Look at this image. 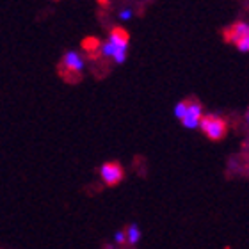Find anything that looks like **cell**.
<instances>
[{"mask_svg":"<svg viewBox=\"0 0 249 249\" xmlns=\"http://www.w3.org/2000/svg\"><path fill=\"white\" fill-rule=\"evenodd\" d=\"M246 120L249 121V109H248V112H246Z\"/></svg>","mask_w":249,"mask_h":249,"instance_id":"cell-12","label":"cell"},{"mask_svg":"<svg viewBox=\"0 0 249 249\" xmlns=\"http://www.w3.org/2000/svg\"><path fill=\"white\" fill-rule=\"evenodd\" d=\"M141 239V231L139 228L135 226V224H132L128 230H126V240H128V244H137Z\"/></svg>","mask_w":249,"mask_h":249,"instance_id":"cell-8","label":"cell"},{"mask_svg":"<svg viewBox=\"0 0 249 249\" xmlns=\"http://www.w3.org/2000/svg\"><path fill=\"white\" fill-rule=\"evenodd\" d=\"M226 39L233 43L240 52H249V25L244 21H237L226 31Z\"/></svg>","mask_w":249,"mask_h":249,"instance_id":"cell-2","label":"cell"},{"mask_svg":"<svg viewBox=\"0 0 249 249\" xmlns=\"http://www.w3.org/2000/svg\"><path fill=\"white\" fill-rule=\"evenodd\" d=\"M199 126H201V130L205 132V135H207L208 139H212V141L224 139V135H226V132H228L226 121H224L223 118L213 116V114L203 116Z\"/></svg>","mask_w":249,"mask_h":249,"instance_id":"cell-1","label":"cell"},{"mask_svg":"<svg viewBox=\"0 0 249 249\" xmlns=\"http://www.w3.org/2000/svg\"><path fill=\"white\" fill-rule=\"evenodd\" d=\"M100 175H102V180L107 185L114 187L123 180V167L118 162H105L100 169Z\"/></svg>","mask_w":249,"mask_h":249,"instance_id":"cell-4","label":"cell"},{"mask_svg":"<svg viewBox=\"0 0 249 249\" xmlns=\"http://www.w3.org/2000/svg\"><path fill=\"white\" fill-rule=\"evenodd\" d=\"M82 48L86 50V52L94 53L98 48H102V43H100L96 37H86V39L82 41Z\"/></svg>","mask_w":249,"mask_h":249,"instance_id":"cell-7","label":"cell"},{"mask_svg":"<svg viewBox=\"0 0 249 249\" xmlns=\"http://www.w3.org/2000/svg\"><path fill=\"white\" fill-rule=\"evenodd\" d=\"M116 242H118V244H123L124 240H126V235L123 233V231H118V233H116Z\"/></svg>","mask_w":249,"mask_h":249,"instance_id":"cell-10","label":"cell"},{"mask_svg":"<svg viewBox=\"0 0 249 249\" xmlns=\"http://www.w3.org/2000/svg\"><path fill=\"white\" fill-rule=\"evenodd\" d=\"M189 104H191V102H180V104L175 107V114H177L178 120H183V116L187 114V109H189Z\"/></svg>","mask_w":249,"mask_h":249,"instance_id":"cell-9","label":"cell"},{"mask_svg":"<svg viewBox=\"0 0 249 249\" xmlns=\"http://www.w3.org/2000/svg\"><path fill=\"white\" fill-rule=\"evenodd\" d=\"M120 16L123 18V20H128L130 16H132V11H130V9H123V11L120 13Z\"/></svg>","mask_w":249,"mask_h":249,"instance_id":"cell-11","label":"cell"},{"mask_svg":"<svg viewBox=\"0 0 249 249\" xmlns=\"http://www.w3.org/2000/svg\"><path fill=\"white\" fill-rule=\"evenodd\" d=\"M203 118V109L199 104H189V109H187V114L183 116L182 123L185 124L187 128H196L199 126Z\"/></svg>","mask_w":249,"mask_h":249,"instance_id":"cell-5","label":"cell"},{"mask_svg":"<svg viewBox=\"0 0 249 249\" xmlns=\"http://www.w3.org/2000/svg\"><path fill=\"white\" fill-rule=\"evenodd\" d=\"M100 4H107V0H100Z\"/></svg>","mask_w":249,"mask_h":249,"instance_id":"cell-13","label":"cell"},{"mask_svg":"<svg viewBox=\"0 0 249 249\" xmlns=\"http://www.w3.org/2000/svg\"><path fill=\"white\" fill-rule=\"evenodd\" d=\"M64 66L70 73H78L84 70V62L77 52H66L64 55Z\"/></svg>","mask_w":249,"mask_h":249,"instance_id":"cell-6","label":"cell"},{"mask_svg":"<svg viewBox=\"0 0 249 249\" xmlns=\"http://www.w3.org/2000/svg\"><path fill=\"white\" fill-rule=\"evenodd\" d=\"M128 32L121 29V27H114L112 32H110L109 36V41L114 45V59L116 62H123L126 59V48H128Z\"/></svg>","mask_w":249,"mask_h":249,"instance_id":"cell-3","label":"cell"}]
</instances>
